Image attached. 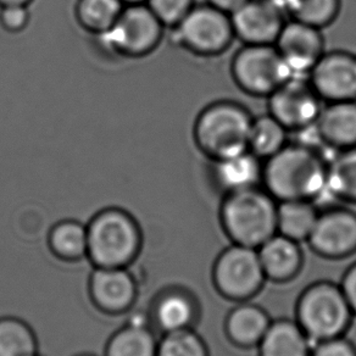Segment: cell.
<instances>
[{"mask_svg":"<svg viewBox=\"0 0 356 356\" xmlns=\"http://www.w3.org/2000/svg\"><path fill=\"white\" fill-rule=\"evenodd\" d=\"M328 160L304 144L286 145L266 159L262 181L268 193L281 202L318 198L327 193Z\"/></svg>","mask_w":356,"mask_h":356,"instance_id":"obj_1","label":"cell"},{"mask_svg":"<svg viewBox=\"0 0 356 356\" xmlns=\"http://www.w3.org/2000/svg\"><path fill=\"white\" fill-rule=\"evenodd\" d=\"M142 248L140 226L126 210L104 209L87 223V260L93 267H129Z\"/></svg>","mask_w":356,"mask_h":356,"instance_id":"obj_2","label":"cell"},{"mask_svg":"<svg viewBox=\"0 0 356 356\" xmlns=\"http://www.w3.org/2000/svg\"><path fill=\"white\" fill-rule=\"evenodd\" d=\"M252 118L241 105L220 102L199 115L194 137L213 161L249 150Z\"/></svg>","mask_w":356,"mask_h":356,"instance_id":"obj_3","label":"cell"},{"mask_svg":"<svg viewBox=\"0 0 356 356\" xmlns=\"http://www.w3.org/2000/svg\"><path fill=\"white\" fill-rule=\"evenodd\" d=\"M222 220L231 237L241 245L257 247L273 237L277 228V208L273 195L257 188L229 193Z\"/></svg>","mask_w":356,"mask_h":356,"instance_id":"obj_4","label":"cell"},{"mask_svg":"<svg viewBox=\"0 0 356 356\" xmlns=\"http://www.w3.org/2000/svg\"><path fill=\"white\" fill-rule=\"evenodd\" d=\"M238 86L254 95H270L294 77L275 44H247L232 63Z\"/></svg>","mask_w":356,"mask_h":356,"instance_id":"obj_5","label":"cell"},{"mask_svg":"<svg viewBox=\"0 0 356 356\" xmlns=\"http://www.w3.org/2000/svg\"><path fill=\"white\" fill-rule=\"evenodd\" d=\"M163 25L143 3L124 6L114 26L99 35L106 48L126 56H143L153 51L163 37Z\"/></svg>","mask_w":356,"mask_h":356,"instance_id":"obj_6","label":"cell"},{"mask_svg":"<svg viewBox=\"0 0 356 356\" xmlns=\"http://www.w3.org/2000/svg\"><path fill=\"white\" fill-rule=\"evenodd\" d=\"M350 310L343 291L318 284L310 288L299 304L302 330L318 341L336 338L348 325Z\"/></svg>","mask_w":356,"mask_h":356,"instance_id":"obj_7","label":"cell"},{"mask_svg":"<svg viewBox=\"0 0 356 356\" xmlns=\"http://www.w3.org/2000/svg\"><path fill=\"white\" fill-rule=\"evenodd\" d=\"M175 29V38L198 54L221 53L232 40L231 16L213 6H193Z\"/></svg>","mask_w":356,"mask_h":356,"instance_id":"obj_8","label":"cell"},{"mask_svg":"<svg viewBox=\"0 0 356 356\" xmlns=\"http://www.w3.org/2000/svg\"><path fill=\"white\" fill-rule=\"evenodd\" d=\"M294 76L268 95L270 115L289 131H302L316 124L321 114V97L310 81Z\"/></svg>","mask_w":356,"mask_h":356,"instance_id":"obj_9","label":"cell"},{"mask_svg":"<svg viewBox=\"0 0 356 356\" xmlns=\"http://www.w3.org/2000/svg\"><path fill=\"white\" fill-rule=\"evenodd\" d=\"M138 282L129 267H95L89 275L90 302L108 316L131 312L138 299Z\"/></svg>","mask_w":356,"mask_h":356,"instance_id":"obj_10","label":"cell"},{"mask_svg":"<svg viewBox=\"0 0 356 356\" xmlns=\"http://www.w3.org/2000/svg\"><path fill=\"white\" fill-rule=\"evenodd\" d=\"M264 275L259 254L241 244L223 252L215 268L218 287L231 298L252 296L260 287Z\"/></svg>","mask_w":356,"mask_h":356,"instance_id":"obj_11","label":"cell"},{"mask_svg":"<svg viewBox=\"0 0 356 356\" xmlns=\"http://www.w3.org/2000/svg\"><path fill=\"white\" fill-rule=\"evenodd\" d=\"M309 74L310 83L321 99H356V55L344 51L323 54Z\"/></svg>","mask_w":356,"mask_h":356,"instance_id":"obj_12","label":"cell"},{"mask_svg":"<svg viewBox=\"0 0 356 356\" xmlns=\"http://www.w3.org/2000/svg\"><path fill=\"white\" fill-rule=\"evenodd\" d=\"M275 47L294 76L310 74L325 54L320 29L296 20L283 25Z\"/></svg>","mask_w":356,"mask_h":356,"instance_id":"obj_13","label":"cell"},{"mask_svg":"<svg viewBox=\"0 0 356 356\" xmlns=\"http://www.w3.org/2000/svg\"><path fill=\"white\" fill-rule=\"evenodd\" d=\"M282 10L268 0H249L229 15L233 33L245 44H275L286 24Z\"/></svg>","mask_w":356,"mask_h":356,"instance_id":"obj_14","label":"cell"},{"mask_svg":"<svg viewBox=\"0 0 356 356\" xmlns=\"http://www.w3.org/2000/svg\"><path fill=\"white\" fill-rule=\"evenodd\" d=\"M309 238L317 252L328 257L349 254L356 248V216L341 210L321 215Z\"/></svg>","mask_w":356,"mask_h":356,"instance_id":"obj_15","label":"cell"},{"mask_svg":"<svg viewBox=\"0 0 356 356\" xmlns=\"http://www.w3.org/2000/svg\"><path fill=\"white\" fill-rule=\"evenodd\" d=\"M158 341L148 318L142 312H134L124 326L110 336L104 356H156Z\"/></svg>","mask_w":356,"mask_h":356,"instance_id":"obj_16","label":"cell"},{"mask_svg":"<svg viewBox=\"0 0 356 356\" xmlns=\"http://www.w3.org/2000/svg\"><path fill=\"white\" fill-rule=\"evenodd\" d=\"M315 126L322 142L328 147L339 150L356 147L355 100L331 102L322 108Z\"/></svg>","mask_w":356,"mask_h":356,"instance_id":"obj_17","label":"cell"},{"mask_svg":"<svg viewBox=\"0 0 356 356\" xmlns=\"http://www.w3.org/2000/svg\"><path fill=\"white\" fill-rule=\"evenodd\" d=\"M262 170L260 158L250 150L215 161V178L229 193L255 188L262 181Z\"/></svg>","mask_w":356,"mask_h":356,"instance_id":"obj_18","label":"cell"},{"mask_svg":"<svg viewBox=\"0 0 356 356\" xmlns=\"http://www.w3.org/2000/svg\"><path fill=\"white\" fill-rule=\"evenodd\" d=\"M193 318V302L184 293L177 291L160 294L150 312V323L163 333L189 328Z\"/></svg>","mask_w":356,"mask_h":356,"instance_id":"obj_19","label":"cell"},{"mask_svg":"<svg viewBox=\"0 0 356 356\" xmlns=\"http://www.w3.org/2000/svg\"><path fill=\"white\" fill-rule=\"evenodd\" d=\"M47 242L53 257L60 261H82L87 259V225L76 220L55 223L50 228Z\"/></svg>","mask_w":356,"mask_h":356,"instance_id":"obj_20","label":"cell"},{"mask_svg":"<svg viewBox=\"0 0 356 356\" xmlns=\"http://www.w3.org/2000/svg\"><path fill=\"white\" fill-rule=\"evenodd\" d=\"M259 257L265 275L275 280L291 277L300 266V252L296 241L286 236L267 239L261 244Z\"/></svg>","mask_w":356,"mask_h":356,"instance_id":"obj_21","label":"cell"},{"mask_svg":"<svg viewBox=\"0 0 356 356\" xmlns=\"http://www.w3.org/2000/svg\"><path fill=\"white\" fill-rule=\"evenodd\" d=\"M260 343L261 356H309L305 333L292 322L270 325Z\"/></svg>","mask_w":356,"mask_h":356,"instance_id":"obj_22","label":"cell"},{"mask_svg":"<svg viewBox=\"0 0 356 356\" xmlns=\"http://www.w3.org/2000/svg\"><path fill=\"white\" fill-rule=\"evenodd\" d=\"M40 344L33 328L15 316L0 317V356H38Z\"/></svg>","mask_w":356,"mask_h":356,"instance_id":"obj_23","label":"cell"},{"mask_svg":"<svg viewBox=\"0 0 356 356\" xmlns=\"http://www.w3.org/2000/svg\"><path fill=\"white\" fill-rule=\"evenodd\" d=\"M327 193L356 202V147L339 150L328 161Z\"/></svg>","mask_w":356,"mask_h":356,"instance_id":"obj_24","label":"cell"},{"mask_svg":"<svg viewBox=\"0 0 356 356\" xmlns=\"http://www.w3.org/2000/svg\"><path fill=\"white\" fill-rule=\"evenodd\" d=\"M317 218L315 209L305 200L282 202L277 208V227L293 241L310 237Z\"/></svg>","mask_w":356,"mask_h":356,"instance_id":"obj_25","label":"cell"},{"mask_svg":"<svg viewBox=\"0 0 356 356\" xmlns=\"http://www.w3.org/2000/svg\"><path fill=\"white\" fill-rule=\"evenodd\" d=\"M124 8L122 0H79L76 15L83 29L99 35L114 26Z\"/></svg>","mask_w":356,"mask_h":356,"instance_id":"obj_26","label":"cell"},{"mask_svg":"<svg viewBox=\"0 0 356 356\" xmlns=\"http://www.w3.org/2000/svg\"><path fill=\"white\" fill-rule=\"evenodd\" d=\"M287 131L271 115L252 119L249 150L257 158H271L287 145Z\"/></svg>","mask_w":356,"mask_h":356,"instance_id":"obj_27","label":"cell"},{"mask_svg":"<svg viewBox=\"0 0 356 356\" xmlns=\"http://www.w3.org/2000/svg\"><path fill=\"white\" fill-rule=\"evenodd\" d=\"M270 327L266 315L257 307H242L234 310L228 318L227 330L233 341L250 346L261 341Z\"/></svg>","mask_w":356,"mask_h":356,"instance_id":"obj_28","label":"cell"},{"mask_svg":"<svg viewBox=\"0 0 356 356\" xmlns=\"http://www.w3.org/2000/svg\"><path fill=\"white\" fill-rule=\"evenodd\" d=\"M339 6V0H284L283 10L293 20L322 29L336 19Z\"/></svg>","mask_w":356,"mask_h":356,"instance_id":"obj_29","label":"cell"},{"mask_svg":"<svg viewBox=\"0 0 356 356\" xmlns=\"http://www.w3.org/2000/svg\"><path fill=\"white\" fill-rule=\"evenodd\" d=\"M156 356H208L203 341L189 328L163 333Z\"/></svg>","mask_w":356,"mask_h":356,"instance_id":"obj_30","label":"cell"},{"mask_svg":"<svg viewBox=\"0 0 356 356\" xmlns=\"http://www.w3.org/2000/svg\"><path fill=\"white\" fill-rule=\"evenodd\" d=\"M147 6L163 26L175 27L193 8V0H147Z\"/></svg>","mask_w":356,"mask_h":356,"instance_id":"obj_31","label":"cell"},{"mask_svg":"<svg viewBox=\"0 0 356 356\" xmlns=\"http://www.w3.org/2000/svg\"><path fill=\"white\" fill-rule=\"evenodd\" d=\"M29 20H30V14L27 10V6H1L0 24L6 31L16 33V32L25 30Z\"/></svg>","mask_w":356,"mask_h":356,"instance_id":"obj_32","label":"cell"},{"mask_svg":"<svg viewBox=\"0 0 356 356\" xmlns=\"http://www.w3.org/2000/svg\"><path fill=\"white\" fill-rule=\"evenodd\" d=\"M314 356H356L350 344L337 338L322 341Z\"/></svg>","mask_w":356,"mask_h":356,"instance_id":"obj_33","label":"cell"},{"mask_svg":"<svg viewBox=\"0 0 356 356\" xmlns=\"http://www.w3.org/2000/svg\"><path fill=\"white\" fill-rule=\"evenodd\" d=\"M341 291L351 310L356 312V266L353 267L346 275Z\"/></svg>","mask_w":356,"mask_h":356,"instance_id":"obj_34","label":"cell"},{"mask_svg":"<svg viewBox=\"0 0 356 356\" xmlns=\"http://www.w3.org/2000/svg\"><path fill=\"white\" fill-rule=\"evenodd\" d=\"M208 1L209 4L213 8L226 13L227 15H232L234 11L238 10L249 0H208Z\"/></svg>","mask_w":356,"mask_h":356,"instance_id":"obj_35","label":"cell"},{"mask_svg":"<svg viewBox=\"0 0 356 356\" xmlns=\"http://www.w3.org/2000/svg\"><path fill=\"white\" fill-rule=\"evenodd\" d=\"M32 0H0V6H27Z\"/></svg>","mask_w":356,"mask_h":356,"instance_id":"obj_36","label":"cell"},{"mask_svg":"<svg viewBox=\"0 0 356 356\" xmlns=\"http://www.w3.org/2000/svg\"><path fill=\"white\" fill-rule=\"evenodd\" d=\"M122 1H124V6H129V4H140L147 0H122Z\"/></svg>","mask_w":356,"mask_h":356,"instance_id":"obj_37","label":"cell"},{"mask_svg":"<svg viewBox=\"0 0 356 356\" xmlns=\"http://www.w3.org/2000/svg\"><path fill=\"white\" fill-rule=\"evenodd\" d=\"M268 1H271V3L276 4V6H281L283 9V3H284V0H268Z\"/></svg>","mask_w":356,"mask_h":356,"instance_id":"obj_38","label":"cell"},{"mask_svg":"<svg viewBox=\"0 0 356 356\" xmlns=\"http://www.w3.org/2000/svg\"><path fill=\"white\" fill-rule=\"evenodd\" d=\"M79 356H92V355H79Z\"/></svg>","mask_w":356,"mask_h":356,"instance_id":"obj_39","label":"cell"},{"mask_svg":"<svg viewBox=\"0 0 356 356\" xmlns=\"http://www.w3.org/2000/svg\"><path fill=\"white\" fill-rule=\"evenodd\" d=\"M38 356H40V355H38Z\"/></svg>","mask_w":356,"mask_h":356,"instance_id":"obj_40","label":"cell"}]
</instances>
